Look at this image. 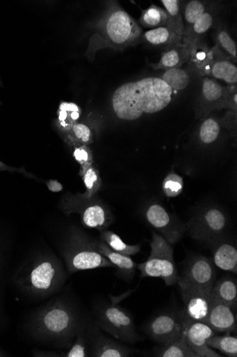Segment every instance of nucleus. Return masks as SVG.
I'll return each instance as SVG.
<instances>
[{
    "label": "nucleus",
    "mask_w": 237,
    "mask_h": 357,
    "mask_svg": "<svg viewBox=\"0 0 237 357\" xmlns=\"http://www.w3.org/2000/svg\"><path fill=\"white\" fill-rule=\"evenodd\" d=\"M220 130L221 127L218 120L213 117L207 118L202 121L199 127V140L203 144H211L218 139Z\"/></svg>",
    "instance_id": "35"
},
{
    "label": "nucleus",
    "mask_w": 237,
    "mask_h": 357,
    "mask_svg": "<svg viewBox=\"0 0 237 357\" xmlns=\"http://www.w3.org/2000/svg\"><path fill=\"white\" fill-rule=\"evenodd\" d=\"M87 319L69 299L56 298L42 306L28 322L31 336L56 348L69 349Z\"/></svg>",
    "instance_id": "1"
},
{
    "label": "nucleus",
    "mask_w": 237,
    "mask_h": 357,
    "mask_svg": "<svg viewBox=\"0 0 237 357\" xmlns=\"http://www.w3.org/2000/svg\"><path fill=\"white\" fill-rule=\"evenodd\" d=\"M217 274L212 259L195 255L186 262L178 284L211 291L216 282Z\"/></svg>",
    "instance_id": "11"
},
{
    "label": "nucleus",
    "mask_w": 237,
    "mask_h": 357,
    "mask_svg": "<svg viewBox=\"0 0 237 357\" xmlns=\"http://www.w3.org/2000/svg\"><path fill=\"white\" fill-rule=\"evenodd\" d=\"M154 356L158 357H197L186 342L183 335L155 348Z\"/></svg>",
    "instance_id": "26"
},
{
    "label": "nucleus",
    "mask_w": 237,
    "mask_h": 357,
    "mask_svg": "<svg viewBox=\"0 0 237 357\" xmlns=\"http://www.w3.org/2000/svg\"><path fill=\"white\" fill-rule=\"evenodd\" d=\"M216 44L221 51L234 63L237 59V47L235 42L224 29H220L217 34Z\"/></svg>",
    "instance_id": "37"
},
{
    "label": "nucleus",
    "mask_w": 237,
    "mask_h": 357,
    "mask_svg": "<svg viewBox=\"0 0 237 357\" xmlns=\"http://www.w3.org/2000/svg\"><path fill=\"white\" fill-rule=\"evenodd\" d=\"M47 185L49 190L54 192H60L63 188L62 184L56 180H50L47 183Z\"/></svg>",
    "instance_id": "43"
},
{
    "label": "nucleus",
    "mask_w": 237,
    "mask_h": 357,
    "mask_svg": "<svg viewBox=\"0 0 237 357\" xmlns=\"http://www.w3.org/2000/svg\"><path fill=\"white\" fill-rule=\"evenodd\" d=\"M15 278L24 294L42 299L58 293L67 279V271L57 258L42 256L19 271Z\"/></svg>",
    "instance_id": "4"
},
{
    "label": "nucleus",
    "mask_w": 237,
    "mask_h": 357,
    "mask_svg": "<svg viewBox=\"0 0 237 357\" xmlns=\"http://www.w3.org/2000/svg\"><path fill=\"white\" fill-rule=\"evenodd\" d=\"M3 171H8L10 172L23 173L24 174H25L27 176H30V174H28L25 172L24 169H23V168L17 169V168H15V167H9V166L5 165L4 163H3L2 161H0V172H3Z\"/></svg>",
    "instance_id": "42"
},
{
    "label": "nucleus",
    "mask_w": 237,
    "mask_h": 357,
    "mask_svg": "<svg viewBox=\"0 0 237 357\" xmlns=\"http://www.w3.org/2000/svg\"><path fill=\"white\" fill-rule=\"evenodd\" d=\"M161 3L167 14L168 20L166 26L173 29L183 39L184 24L181 11V2L179 0H162Z\"/></svg>",
    "instance_id": "28"
},
{
    "label": "nucleus",
    "mask_w": 237,
    "mask_h": 357,
    "mask_svg": "<svg viewBox=\"0 0 237 357\" xmlns=\"http://www.w3.org/2000/svg\"><path fill=\"white\" fill-rule=\"evenodd\" d=\"M162 187L167 197L174 198L182 192L183 180L181 176L172 172L165 178Z\"/></svg>",
    "instance_id": "38"
},
{
    "label": "nucleus",
    "mask_w": 237,
    "mask_h": 357,
    "mask_svg": "<svg viewBox=\"0 0 237 357\" xmlns=\"http://www.w3.org/2000/svg\"><path fill=\"white\" fill-rule=\"evenodd\" d=\"M207 345L213 349H218L229 357L237 356V337L226 333L224 335H215L209 339Z\"/></svg>",
    "instance_id": "31"
},
{
    "label": "nucleus",
    "mask_w": 237,
    "mask_h": 357,
    "mask_svg": "<svg viewBox=\"0 0 237 357\" xmlns=\"http://www.w3.org/2000/svg\"><path fill=\"white\" fill-rule=\"evenodd\" d=\"M206 12V6L204 2L199 1V0H192V1L188 3L184 11L183 36L188 33L195 22Z\"/></svg>",
    "instance_id": "34"
},
{
    "label": "nucleus",
    "mask_w": 237,
    "mask_h": 357,
    "mask_svg": "<svg viewBox=\"0 0 237 357\" xmlns=\"http://www.w3.org/2000/svg\"><path fill=\"white\" fill-rule=\"evenodd\" d=\"M100 240L106 243L113 250L124 255L131 256L141 251L140 244L128 245L118 235L111 231H101Z\"/></svg>",
    "instance_id": "29"
},
{
    "label": "nucleus",
    "mask_w": 237,
    "mask_h": 357,
    "mask_svg": "<svg viewBox=\"0 0 237 357\" xmlns=\"http://www.w3.org/2000/svg\"><path fill=\"white\" fill-rule=\"evenodd\" d=\"M228 225L227 214L221 208L209 206L195 214L187 229L195 240L215 243L222 240Z\"/></svg>",
    "instance_id": "8"
},
{
    "label": "nucleus",
    "mask_w": 237,
    "mask_h": 357,
    "mask_svg": "<svg viewBox=\"0 0 237 357\" xmlns=\"http://www.w3.org/2000/svg\"><path fill=\"white\" fill-rule=\"evenodd\" d=\"M2 105V102H0V105Z\"/></svg>",
    "instance_id": "45"
},
{
    "label": "nucleus",
    "mask_w": 237,
    "mask_h": 357,
    "mask_svg": "<svg viewBox=\"0 0 237 357\" xmlns=\"http://www.w3.org/2000/svg\"><path fill=\"white\" fill-rule=\"evenodd\" d=\"M224 92V86L211 78L204 77L202 80L201 100L205 111L209 113L215 109H222Z\"/></svg>",
    "instance_id": "20"
},
{
    "label": "nucleus",
    "mask_w": 237,
    "mask_h": 357,
    "mask_svg": "<svg viewBox=\"0 0 237 357\" xmlns=\"http://www.w3.org/2000/svg\"><path fill=\"white\" fill-rule=\"evenodd\" d=\"M90 324L88 320L83 324L72 345L67 351L59 353V357L90 356Z\"/></svg>",
    "instance_id": "24"
},
{
    "label": "nucleus",
    "mask_w": 237,
    "mask_h": 357,
    "mask_svg": "<svg viewBox=\"0 0 237 357\" xmlns=\"http://www.w3.org/2000/svg\"><path fill=\"white\" fill-rule=\"evenodd\" d=\"M141 41L164 50L182 43V38L173 29L163 26L146 31L142 34Z\"/></svg>",
    "instance_id": "21"
},
{
    "label": "nucleus",
    "mask_w": 237,
    "mask_h": 357,
    "mask_svg": "<svg viewBox=\"0 0 237 357\" xmlns=\"http://www.w3.org/2000/svg\"><path fill=\"white\" fill-rule=\"evenodd\" d=\"M67 273L103 268H115L108 259L97 249L96 243L77 233L73 235L72 245L65 253Z\"/></svg>",
    "instance_id": "7"
},
{
    "label": "nucleus",
    "mask_w": 237,
    "mask_h": 357,
    "mask_svg": "<svg viewBox=\"0 0 237 357\" xmlns=\"http://www.w3.org/2000/svg\"><path fill=\"white\" fill-rule=\"evenodd\" d=\"M188 50L190 54L189 61L200 73L212 57L211 48L202 40L193 45Z\"/></svg>",
    "instance_id": "32"
},
{
    "label": "nucleus",
    "mask_w": 237,
    "mask_h": 357,
    "mask_svg": "<svg viewBox=\"0 0 237 357\" xmlns=\"http://www.w3.org/2000/svg\"><path fill=\"white\" fill-rule=\"evenodd\" d=\"M65 142L71 146H89L93 143L92 128L85 123H76L71 131L64 135Z\"/></svg>",
    "instance_id": "27"
},
{
    "label": "nucleus",
    "mask_w": 237,
    "mask_h": 357,
    "mask_svg": "<svg viewBox=\"0 0 237 357\" xmlns=\"http://www.w3.org/2000/svg\"><path fill=\"white\" fill-rule=\"evenodd\" d=\"M186 328L182 310L160 312L145 324L144 333L154 342L165 344L183 335Z\"/></svg>",
    "instance_id": "10"
},
{
    "label": "nucleus",
    "mask_w": 237,
    "mask_h": 357,
    "mask_svg": "<svg viewBox=\"0 0 237 357\" xmlns=\"http://www.w3.org/2000/svg\"><path fill=\"white\" fill-rule=\"evenodd\" d=\"M213 262L219 269L237 274V249L229 242H217Z\"/></svg>",
    "instance_id": "23"
},
{
    "label": "nucleus",
    "mask_w": 237,
    "mask_h": 357,
    "mask_svg": "<svg viewBox=\"0 0 237 357\" xmlns=\"http://www.w3.org/2000/svg\"><path fill=\"white\" fill-rule=\"evenodd\" d=\"M96 247L97 250L117 268V275L125 281L130 282L133 280L138 264H135L130 256L124 255L113 250L104 241H97Z\"/></svg>",
    "instance_id": "18"
},
{
    "label": "nucleus",
    "mask_w": 237,
    "mask_h": 357,
    "mask_svg": "<svg viewBox=\"0 0 237 357\" xmlns=\"http://www.w3.org/2000/svg\"><path fill=\"white\" fill-rule=\"evenodd\" d=\"M63 209L67 214H79L84 226L100 232L106 230L114 221L111 209L96 196L87 199L76 195L64 202Z\"/></svg>",
    "instance_id": "9"
},
{
    "label": "nucleus",
    "mask_w": 237,
    "mask_h": 357,
    "mask_svg": "<svg viewBox=\"0 0 237 357\" xmlns=\"http://www.w3.org/2000/svg\"><path fill=\"white\" fill-rule=\"evenodd\" d=\"M173 90L158 77L126 83L114 92L112 104L117 116L133 121L158 112L172 101Z\"/></svg>",
    "instance_id": "2"
},
{
    "label": "nucleus",
    "mask_w": 237,
    "mask_h": 357,
    "mask_svg": "<svg viewBox=\"0 0 237 357\" xmlns=\"http://www.w3.org/2000/svg\"><path fill=\"white\" fill-rule=\"evenodd\" d=\"M94 314L96 326L116 340L128 344L144 340L137 331L131 313L117 303H97Z\"/></svg>",
    "instance_id": "5"
},
{
    "label": "nucleus",
    "mask_w": 237,
    "mask_h": 357,
    "mask_svg": "<svg viewBox=\"0 0 237 357\" xmlns=\"http://www.w3.org/2000/svg\"><path fill=\"white\" fill-rule=\"evenodd\" d=\"M134 349L112 339L101 332L94 322L90 324V356L92 357H128Z\"/></svg>",
    "instance_id": "14"
},
{
    "label": "nucleus",
    "mask_w": 237,
    "mask_h": 357,
    "mask_svg": "<svg viewBox=\"0 0 237 357\" xmlns=\"http://www.w3.org/2000/svg\"><path fill=\"white\" fill-rule=\"evenodd\" d=\"M189 50L182 43L163 50L158 63H150L155 70L165 71L181 68L183 65L189 61Z\"/></svg>",
    "instance_id": "19"
},
{
    "label": "nucleus",
    "mask_w": 237,
    "mask_h": 357,
    "mask_svg": "<svg viewBox=\"0 0 237 357\" xmlns=\"http://www.w3.org/2000/svg\"><path fill=\"white\" fill-rule=\"evenodd\" d=\"M161 79L170 86L173 91L183 90L190 83L188 74L180 68L165 71Z\"/></svg>",
    "instance_id": "36"
},
{
    "label": "nucleus",
    "mask_w": 237,
    "mask_h": 357,
    "mask_svg": "<svg viewBox=\"0 0 237 357\" xmlns=\"http://www.w3.org/2000/svg\"><path fill=\"white\" fill-rule=\"evenodd\" d=\"M213 21L212 13L206 12L195 22L188 33L183 36L182 43L189 49L197 42L202 40L212 27Z\"/></svg>",
    "instance_id": "25"
},
{
    "label": "nucleus",
    "mask_w": 237,
    "mask_h": 357,
    "mask_svg": "<svg viewBox=\"0 0 237 357\" xmlns=\"http://www.w3.org/2000/svg\"><path fill=\"white\" fill-rule=\"evenodd\" d=\"M181 290L183 308L181 310L186 327L193 322L206 321L212 303L211 291L195 288L184 284H178Z\"/></svg>",
    "instance_id": "13"
},
{
    "label": "nucleus",
    "mask_w": 237,
    "mask_h": 357,
    "mask_svg": "<svg viewBox=\"0 0 237 357\" xmlns=\"http://www.w3.org/2000/svg\"><path fill=\"white\" fill-rule=\"evenodd\" d=\"M217 334L206 323L193 322L185 328L183 335L197 357H222L206 344L209 339Z\"/></svg>",
    "instance_id": "15"
},
{
    "label": "nucleus",
    "mask_w": 237,
    "mask_h": 357,
    "mask_svg": "<svg viewBox=\"0 0 237 357\" xmlns=\"http://www.w3.org/2000/svg\"><path fill=\"white\" fill-rule=\"evenodd\" d=\"M212 57L199 73L202 77H211L222 80L228 85L237 84V68L230 59L219 48L217 44L211 48Z\"/></svg>",
    "instance_id": "16"
},
{
    "label": "nucleus",
    "mask_w": 237,
    "mask_h": 357,
    "mask_svg": "<svg viewBox=\"0 0 237 357\" xmlns=\"http://www.w3.org/2000/svg\"><path fill=\"white\" fill-rule=\"evenodd\" d=\"M86 192L80 194L83 198L90 199L96 196L100 190L103 181H101L99 170L92 165L81 176Z\"/></svg>",
    "instance_id": "33"
},
{
    "label": "nucleus",
    "mask_w": 237,
    "mask_h": 357,
    "mask_svg": "<svg viewBox=\"0 0 237 357\" xmlns=\"http://www.w3.org/2000/svg\"><path fill=\"white\" fill-rule=\"evenodd\" d=\"M151 248L147 261L137 267L142 278H160L167 286L178 284L180 275L174 261L172 245L161 236L152 231Z\"/></svg>",
    "instance_id": "6"
},
{
    "label": "nucleus",
    "mask_w": 237,
    "mask_h": 357,
    "mask_svg": "<svg viewBox=\"0 0 237 357\" xmlns=\"http://www.w3.org/2000/svg\"><path fill=\"white\" fill-rule=\"evenodd\" d=\"M85 56L90 61L104 49L122 51L141 42L142 29L117 2L111 1L103 15L92 26Z\"/></svg>",
    "instance_id": "3"
},
{
    "label": "nucleus",
    "mask_w": 237,
    "mask_h": 357,
    "mask_svg": "<svg viewBox=\"0 0 237 357\" xmlns=\"http://www.w3.org/2000/svg\"><path fill=\"white\" fill-rule=\"evenodd\" d=\"M204 323L218 334L236 333V311L226 304L212 298L211 309Z\"/></svg>",
    "instance_id": "17"
},
{
    "label": "nucleus",
    "mask_w": 237,
    "mask_h": 357,
    "mask_svg": "<svg viewBox=\"0 0 237 357\" xmlns=\"http://www.w3.org/2000/svg\"><path fill=\"white\" fill-rule=\"evenodd\" d=\"M58 109L63 110L67 112L81 111V108L78 105L72 102H63L60 104Z\"/></svg>",
    "instance_id": "41"
},
{
    "label": "nucleus",
    "mask_w": 237,
    "mask_h": 357,
    "mask_svg": "<svg viewBox=\"0 0 237 357\" xmlns=\"http://www.w3.org/2000/svg\"><path fill=\"white\" fill-rule=\"evenodd\" d=\"M167 20V14L164 9L152 5L142 11L139 21L141 25L145 28L155 29L166 26Z\"/></svg>",
    "instance_id": "30"
},
{
    "label": "nucleus",
    "mask_w": 237,
    "mask_h": 357,
    "mask_svg": "<svg viewBox=\"0 0 237 357\" xmlns=\"http://www.w3.org/2000/svg\"><path fill=\"white\" fill-rule=\"evenodd\" d=\"M73 155L81 166L79 175L81 176L90 167L93 165L92 152L88 146H76L74 147Z\"/></svg>",
    "instance_id": "39"
},
{
    "label": "nucleus",
    "mask_w": 237,
    "mask_h": 357,
    "mask_svg": "<svg viewBox=\"0 0 237 357\" xmlns=\"http://www.w3.org/2000/svg\"><path fill=\"white\" fill-rule=\"evenodd\" d=\"M147 222L167 243L174 245L183 237L187 225L175 216L169 213L165 208L154 203L147 206L145 211Z\"/></svg>",
    "instance_id": "12"
},
{
    "label": "nucleus",
    "mask_w": 237,
    "mask_h": 357,
    "mask_svg": "<svg viewBox=\"0 0 237 357\" xmlns=\"http://www.w3.org/2000/svg\"><path fill=\"white\" fill-rule=\"evenodd\" d=\"M223 109H229L231 112L237 111V86L236 85H228L225 87L223 101Z\"/></svg>",
    "instance_id": "40"
},
{
    "label": "nucleus",
    "mask_w": 237,
    "mask_h": 357,
    "mask_svg": "<svg viewBox=\"0 0 237 357\" xmlns=\"http://www.w3.org/2000/svg\"><path fill=\"white\" fill-rule=\"evenodd\" d=\"M7 356L6 354L0 348V357Z\"/></svg>",
    "instance_id": "44"
},
{
    "label": "nucleus",
    "mask_w": 237,
    "mask_h": 357,
    "mask_svg": "<svg viewBox=\"0 0 237 357\" xmlns=\"http://www.w3.org/2000/svg\"><path fill=\"white\" fill-rule=\"evenodd\" d=\"M211 297L215 298L236 312L237 310V282L235 278L224 275L215 282L212 291Z\"/></svg>",
    "instance_id": "22"
}]
</instances>
